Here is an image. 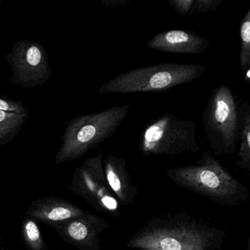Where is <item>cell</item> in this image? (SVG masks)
<instances>
[{
	"mask_svg": "<svg viewBox=\"0 0 250 250\" xmlns=\"http://www.w3.org/2000/svg\"><path fill=\"white\" fill-rule=\"evenodd\" d=\"M226 238L219 227L179 212L150 218L125 246L140 250H221Z\"/></svg>",
	"mask_w": 250,
	"mask_h": 250,
	"instance_id": "1",
	"label": "cell"
},
{
	"mask_svg": "<svg viewBox=\"0 0 250 250\" xmlns=\"http://www.w3.org/2000/svg\"><path fill=\"white\" fill-rule=\"evenodd\" d=\"M166 175L179 187L221 206H238L250 197L247 187L208 151L203 153L197 165L170 168Z\"/></svg>",
	"mask_w": 250,
	"mask_h": 250,
	"instance_id": "2",
	"label": "cell"
},
{
	"mask_svg": "<svg viewBox=\"0 0 250 250\" xmlns=\"http://www.w3.org/2000/svg\"><path fill=\"white\" fill-rule=\"evenodd\" d=\"M130 108V104L114 106L71 120L65 127L55 164L78 160L112 137L126 118Z\"/></svg>",
	"mask_w": 250,
	"mask_h": 250,
	"instance_id": "3",
	"label": "cell"
},
{
	"mask_svg": "<svg viewBox=\"0 0 250 250\" xmlns=\"http://www.w3.org/2000/svg\"><path fill=\"white\" fill-rule=\"evenodd\" d=\"M206 68L200 64H156L130 70L116 76L99 87V94H125L167 91L200 78Z\"/></svg>",
	"mask_w": 250,
	"mask_h": 250,
	"instance_id": "4",
	"label": "cell"
},
{
	"mask_svg": "<svg viewBox=\"0 0 250 250\" xmlns=\"http://www.w3.org/2000/svg\"><path fill=\"white\" fill-rule=\"evenodd\" d=\"M203 125L209 147L216 156L234 153L239 143L238 106L228 86L214 89L203 113Z\"/></svg>",
	"mask_w": 250,
	"mask_h": 250,
	"instance_id": "5",
	"label": "cell"
},
{
	"mask_svg": "<svg viewBox=\"0 0 250 250\" xmlns=\"http://www.w3.org/2000/svg\"><path fill=\"white\" fill-rule=\"evenodd\" d=\"M139 149L144 156H175L200 152L197 124L166 113L150 121L140 134Z\"/></svg>",
	"mask_w": 250,
	"mask_h": 250,
	"instance_id": "6",
	"label": "cell"
},
{
	"mask_svg": "<svg viewBox=\"0 0 250 250\" xmlns=\"http://www.w3.org/2000/svg\"><path fill=\"white\" fill-rule=\"evenodd\" d=\"M103 160L102 150L87 158L76 168L68 188L96 210L118 216L119 202L108 184Z\"/></svg>",
	"mask_w": 250,
	"mask_h": 250,
	"instance_id": "7",
	"label": "cell"
},
{
	"mask_svg": "<svg viewBox=\"0 0 250 250\" xmlns=\"http://www.w3.org/2000/svg\"><path fill=\"white\" fill-rule=\"evenodd\" d=\"M12 69L10 82L24 88L44 84L52 77L47 52L42 43L21 40L5 56Z\"/></svg>",
	"mask_w": 250,
	"mask_h": 250,
	"instance_id": "8",
	"label": "cell"
},
{
	"mask_svg": "<svg viewBox=\"0 0 250 250\" xmlns=\"http://www.w3.org/2000/svg\"><path fill=\"white\" fill-rule=\"evenodd\" d=\"M67 244L79 250H102V234L109 228L104 219L87 211L83 216L48 225Z\"/></svg>",
	"mask_w": 250,
	"mask_h": 250,
	"instance_id": "9",
	"label": "cell"
},
{
	"mask_svg": "<svg viewBox=\"0 0 250 250\" xmlns=\"http://www.w3.org/2000/svg\"><path fill=\"white\" fill-rule=\"evenodd\" d=\"M153 50L181 55L203 53L210 47V42L195 32L172 30L161 32L147 43Z\"/></svg>",
	"mask_w": 250,
	"mask_h": 250,
	"instance_id": "10",
	"label": "cell"
},
{
	"mask_svg": "<svg viewBox=\"0 0 250 250\" xmlns=\"http://www.w3.org/2000/svg\"><path fill=\"white\" fill-rule=\"evenodd\" d=\"M86 212L72 202L49 196L33 201L27 209L26 216L49 225L79 217Z\"/></svg>",
	"mask_w": 250,
	"mask_h": 250,
	"instance_id": "11",
	"label": "cell"
},
{
	"mask_svg": "<svg viewBox=\"0 0 250 250\" xmlns=\"http://www.w3.org/2000/svg\"><path fill=\"white\" fill-rule=\"evenodd\" d=\"M103 163L108 184L117 200L123 206L133 204L139 191L131 182L125 159L109 154L104 159Z\"/></svg>",
	"mask_w": 250,
	"mask_h": 250,
	"instance_id": "12",
	"label": "cell"
},
{
	"mask_svg": "<svg viewBox=\"0 0 250 250\" xmlns=\"http://www.w3.org/2000/svg\"><path fill=\"white\" fill-rule=\"evenodd\" d=\"M239 117V149L238 159L235 162L238 167L250 169V106L244 102L238 106Z\"/></svg>",
	"mask_w": 250,
	"mask_h": 250,
	"instance_id": "13",
	"label": "cell"
},
{
	"mask_svg": "<svg viewBox=\"0 0 250 250\" xmlns=\"http://www.w3.org/2000/svg\"><path fill=\"white\" fill-rule=\"evenodd\" d=\"M28 117L0 110V146L14 141Z\"/></svg>",
	"mask_w": 250,
	"mask_h": 250,
	"instance_id": "14",
	"label": "cell"
},
{
	"mask_svg": "<svg viewBox=\"0 0 250 250\" xmlns=\"http://www.w3.org/2000/svg\"><path fill=\"white\" fill-rule=\"evenodd\" d=\"M21 236L28 250H48L36 220L26 216L21 225Z\"/></svg>",
	"mask_w": 250,
	"mask_h": 250,
	"instance_id": "15",
	"label": "cell"
},
{
	"mask_svg": "<svg viewBox=\"0 0 250 250\" xmlns=\"http://www.w3.org/2000/svg\"><path fill=\"white\" fill-rule=\"evenodd\" d=\"M240 39L239 64L244 74L250 69V9L240 23Z\"/></svg>",
	"mask_w": 250,
	"mask_h": 250,
	"instance_id": "16",
	"label": "cell"
},
{
	"mask_svg": "<svg viewBox=\"0 0 250 250\" xmlns=\"http://www.w3.org/2000/svg\"><path fill=\"white\" fill-rule=\"evenodd\" d=\"M0 110L17 115H29L28 110L21 102L6 98H0Z\"/></svg>",
	"mask_w": 250,
	"mask_h": 250,
	"instance_id": "17",
	"label": "cell"
},
{
	"mask_svg": "<svg viewBox=\"0 0 250 250\" xmlns=\"http://www.w3.org/2000/svg\"><path fill=\"white\" fill-rule=\"evenodd\" d=\"M222 2V0H194L192 14H203L216 11Z\"/></svg>",
	"mask_w": 250,
	"mask_h": 250,
	"instance_id": "18",
	"label": "cell"
},
{
	"mask_svg": "<svg viewBox=\"0 0 250 250\" xmlns=\"http://www.w3.org/2000/svg\"><path fill=\"white\" fill-rule=\"evenodd\" d=\"M193 3L194 0H169L168 2L175 12L182 16L192 15Z\"/></svg>",
	"mask_w": 250,
	"mask_h": 250,
	"instance_id": "19",
	"label": "cell"
},
{
	"mask_svg": "<svg viewBox=\"0 0 250 250\" xmlns=\"http://www.w3.org/2000/svg\"><path fill=\"white\" fill-rule=\"evenodd\" d=\"M130 2L131 0H102L101 1V3L109 8H118V7L125 6Z\"/></svg>",
	"mask_w": 250,
	"mask_h": 250,
	"instance_id": "20",
	"label": "cell"
},
{
	"mask_svg": "<svg viewBox=\"0 0 250 250\" xmlns=\"http://www.w3.org/2000/svg\"><path fill=\"white\" fill-rule=\"evenodd\" d=\"M244 79L247 83H250V69L247 70L244 74Z\"/></svg>",
	"mask_w": 250,
	"mask_h": 250,
	"instance_id": "21",
	"label": "cell"
},
{
	"mask_svg": "<svg viewBox=\"0 0 250 250\" xmlns=\"http://www.w3.org/2000/svg\"><path fill=\"white\" fill-rule=\"evenodd\" d=\"M248 250H250V240H249V244H248Z\"/></svg>",
	"mask_w": 250,
	"mask_h": 250,
	"instance_id": "22",
	"label": "cell"
}]
</instances>
